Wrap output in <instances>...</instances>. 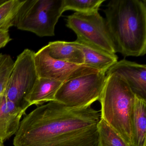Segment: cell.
Segmentation results:
<instances>
[{"label":"cell","mask_w":146,"mask_h":146,"mask_svg":"<svg viewBox=\"0 0 146 146\" xmlns=\"http://www.w3.org/2000/svg\"><path fill=\"white\" fill-rule=\"evenodd\" d=\"M100 111L91 106L70 108L52 101L21 120L14 146H97Z\"/></svg>","instance_id":"cell-1"},{"label":"cell","mask_w":146,"mask_h":146,"mask_svg":"<svg viewBox=\"0 0 146 146\" xmlns=\"http://www.w3.org/2000/svg\"><path fill=\"white\" fill-rule=\"evenodd\" d=\"M116 72L125 78L134 94L146 100V65L123 59L117 61L106 73Z\"/></svg>","instance_id":"cell-9"},{"label":"cell","mask_w":146,"mask_h":146,"mask_svg":"<svg viewBox=\"0 0 146 146\" xmlns=\"http://www.w3.org/2000/svg\"><path fill=\"white\" fill-rule=\"evenodd\" d=\"M11 40L8 31H0V49L5 46Z\"/></svg>","instance_id":"cell-19"},{"label":"cell","mask_w":146,"mask_h":146,"mask_svg":"<svg viewBox=\"0 0 146 146\" xmlns=\"http://www.w3.org/2000/svg\"><path fill=\"white\" fill-rule=\"evenodd\" d=\"M97 146H129L119 135L101 119L98 125Z\"/></svg>","instance_id":"cell-16"},{"label":"cell","mask_w":146,"mask_h":146,"mask_svg":"<svg viewBox=\"0 0 146 146\" xmlns=\"http://www.w3.org/2000/svg\"><path fill=\"white\" fill-rule=\"evenodd\" d=\"M46 46L50 57L54 59L77 65L84 64L83 53L74 41L51 42Z\"/></svg>","instance_id":"cell-13"},{"label":"cell","mask_w":146,"mask_h":146,"mask_svg":"<svg viewBox=\"0 0 146 146\" xmlns=\"http://www.w3.org/2000/svg\"><path fill=\"white\" fill-rule=\"evenodd\" d=\"M38 77L64 82L89 72H100L84 65H77L54 59L50 57L46 46L35 54Z\"/></svg>","instance_id":"cell-8"},{"label":"cell","mask_w":146,"mask_h":146,"mask_svg":"<svg viewBox=\"0 0 146 146\" xmlns=\"http://www.w3.org/2000/svg\"><path fill=\"white\" fill-rule=\"evenodd\" d=\"M5 0H0V5L3 3V2H5Z\"/></svg>","instance_id":"cell-21"},{"label":"cell","mask_w":146,"mask_h":146,"mask_svg":"<svg viewBox=\"0 0 146 146\" xmlns=\"http://www.w3.org/2000/svg\"><path fill=\"white\" fill-rule=\"evenodd\" d=\"M0 146H5L4 144V142L0 141Z\"/></svg>","instance_id":"cell-20"},{"label":"cell","mask_w":146,"mask_h":146,"mask_svg":"<svg viewBox=\"0 0 146 146\" xmlns=\"http://www.w3.org/2000/svg\"><path fill=\"white\" fill-rule=\"evenodd\" d=\"M104 11L117 52L124 57L145 55L146 0H111Z\"/></svg>","instance_id":"cell-2"},{"label":"cell","mask_w":146,"mask_h":146,"mask_svg":"<svg viewBox=\"0 0 146 146\" xmlns=\"http://www.w3.org/2000/svg\"><path fill=\"white\" fill-rule=\"evenodd\" d=\"M63 83L58 80L38 78L25 101L30 107L32 105L41 106L45 103L55 101L58 90Z\"/></svg>","instance_id":"cell-12"},{"label":"cell","mask_w":146,"mask_h":146,"mask_svg":"<svg viewBox=\"0 0 146 146\" xmlns=\"http://www.w3.org/2000/svg\"><path fill=\"white\" fill-rule=\"evenodd\" d=\"M105 0H63V12L75 11L80 13H89L98 11Z\"/></svg>","instance_id":"cell-17"},{"label":"cell","mask_w":146,"mask_h":146,"mask_svg":"<svg viewBox=\"0 0 146 146\" xmlns=\"http://www.w3.org/2000/svg\"><path fill=\"white\" fill-rule=\"evenodd\" d=\"M25 0H5L0 5V31H9L15 26L18 15Z\"/></svg>","instance_id":"cell-15"},{"label":"cell","mask_w":146,"mask_h":146,"mask_svg":"<svg viewBox=\"0 0 146 146\" xmlns=\"http://www.w3.org/2000/svg\"><path fill=\"white\" fill-rule=\"evenodd\" d=\"M35 53L26 49L18 56L5 90L9 100L23 107H29L25 98L39 78L35 64Z\"/></svg>","instance_id":"cell-7"},{"label":"cell","mask_w":146,"mask_h":146,"mask_svg":"<svg viewBox=\"0 0 146 146\" xmlns=\"http://www.w3.org/2000/svg\"><path fill=\"white\" fill-rule=\"evenodd\" d=\"M28 108L9 100L5 91L0 96V141L4 142L15 135Z\"/></svg>","instance_id":"cell-10"},{"label":"cell","mask_w":146,"mask_h":146,"mask_svg":"<svg viewBox=\"0 0 146 146\" xmlns=\"http://www.w3.org/2000/svg\"><path fill=\"white\" fill-rule=\"evenodd\" d=\"M135 95L121 75L116 72L106 75L99 100L101 119L129 146H135L133 118Z\"/></svg>","instance_id":"cell-3"},{"label":"cell","mask_w":146,"mask_h":146,"mask_svg":"<svg viewBox=\"0 0 146 146\" xmlns=\"http://www.w3.org/2000/svg\"><path fill=\"white\" fill-rule=\"evenodd\" d=\"M74 42L82 51L84 58V65L86 66L106 73L118 61L116 54L104 52L78 40Z\"/></svg>","instance_id":"cell-11"},{"label":"cell","mask_w":146,"mask_h":146,"mask_svg":"<svg viewBox=\"0 0 146 146\" xmlns=\"http://www.w3.org/2000/svg\"><path fill=\"white\" fill-rule=\"evenodd\" d=\"M14 63L10 55L0 54V96L5 91Z\"/></svg>","instance_id":"cell-18"},{"label":"cell","mask_w":146,"mask_h":146,"mask_svg":"<svg viewBox=\"0 0 146 146\" xmlns=\"http://www.w3.org/2000/svg\"><path fill=\"white\" fill-rule=\"evenodd\" d=\"M106 79V72H89L63 82L55 95V101L70 108L91 106L99 100Z\"/></svg>","instance_id":"cell-5"},{"label":"cell","mask_w":146,"mask_h":146,"mask_svg":"<svg viewBox=\"0 0 146 146\" xmlns=\"http://www.w3.org/2000/svg\"><path fill=\"white\" fill-rule=\"evenodd\" d=\"M63 0H25L15 27L40 37L54 35L55 25L62 13Z\"/></svg>","instance_id":"cell-4"},{"label":"cell","mask_w":146,"mask_h":146,"mask_svg":"<svg viewBox=\"0 0 146 146\" xmlns=\"http://www.w3.org/2000/svg\"><path fill=\"white\" fill-rule=\"evenodd\" d=\"M66 26L76 35L77 40L112 54L116 48L106 19L99 11L89 13L75 12L67 17Z\"/></svg>","instance_id":"cell-6"},{"label":"cell","mask_w":146,"mask_h":146,"mask_svg":"<svg viewBox=\"0 0 146 146\" xmlns=\"http://www.w3.org/2000/svg\"><path fill=\"white\" fill-rule=\"evenodd\" d=\"M146 100L135 95L133 118L135 146H146Z\"/></svg>","instance_id":"cell-14"}]
</instances>
